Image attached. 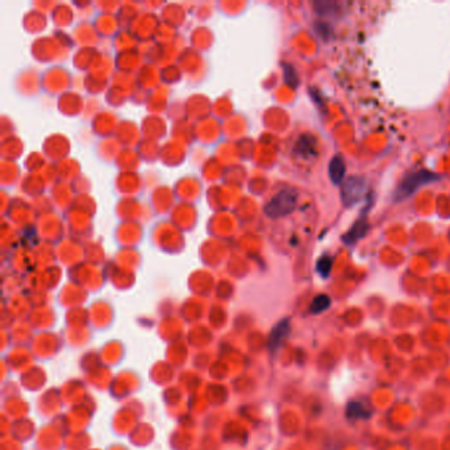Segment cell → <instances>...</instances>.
I'll return each instance as SVG.
<instances>
[{
	"mask_svg": "<svg viewBox=\"0 0 450 450\" xmlns=\"http://www.w3.org/2000/svg\"><path fill=\"white\" fill-rule=\"evenodd\" d=\"M440 176L436 174L433 172H429V170H416V172H412L409 174H407L404 179L400 181V184L397 185L395 190V194H393V199L397 202L409 198L411 195L415 194L418 189L422 188V186L432 184V182L438 181Z\"/></svg>",
	"mask_w": 450,
	"mask_h": 450,
	"instance_id": "obj_1",
	"label": "cell"
},
{
	"mask_svg": "<svg viewBox=\"0 0 450 450\" xmlns=\"http://www.w3.org/2000/svg\"><path fill=\"white\" fill-rule=\"evenodd\" d=\"M297 198H298V195H297V192L293 189L281 190L280 193H278L272 198L268 204L265 205L264 213L267 214V217L272 218V219L285 217V215L291 214L292 211L296 209Z\"/></svg>",
	"mask_w": 450,
	"mask_h": 450,
	"instance_id": "obj_2",
	"label": "cell"
},
{
	"mask_svg": "<svg viewBox=\"0 0 450 450\" xmlns=\"http://www.w3.org/2000/svg\"><path fill=\"white\" fill-rule=\"evenodd\" d=\"M366 181L363 177H348L342 182V201L346 206H353L364 195Z\"/></svg>",
	"mask_w": 450,
	"mask_h": 450,
	"instance_id": "obj_3",
	"label": "cell"
},
{
	"mask_svg": "<svg viewBox=\"0 0 450 450\" xmlns=\"http://www.w3.org/2000/svg\"><path fill=\"white\" fill-rule=\"evenodd\" d=\"M368 229V222H367V214H362V217L353 224V227L348 230V233L343 236V240H345L346 244H354L358 240L362 239L366 233H367Z\"/></svg>",
	"mask_w": 450,
	"mask_h": 450,
	"instance_id": "obj_4",
	"label": "cell"
},
{
	"mask_svg": "<svg viewBox=\"0 0 450 450\" xmlns=\"http://www.w3.org/2000/svg\"><path fill=\"white\" fill-rule=\"evenodd\" d=\"M346 166L343 160L341 157H333L329 163V177L332 180L333 184L335 185H339L343 182V177H345Z\"/></svg>",
	"mask_w": 450,
	"mask_h": 450,
	"instance_id": "obj_5",
	"label": "cell"
},
{
	"mask_svg": "<svg viewBox=\"0 0 450 450\" xmlns=\"http://www.w3.org/2000/svg\"><path fill=\"white\" fill-rule=\"evenodd\" d=\"M347 417L354 420H367L371 417V411L361 403L352 402L347 406Z\"/></svg>",
	"mask_w": 450,
	"mask_h": 450,
	"instance_id": "obj_6",
	"label": "cell"
},
{
	"mask_svg": "<svg viewBox=\"0 0 450 450\" xmlns=\"http://www.w3.org/2000/svg\"><path fill=\"white\" fill-rule=\"evenodd\" d=\"M314 10L321 16H332L338 12V4L333 2H316Z\"/></svg>",
	"mask_w": 450,
	"mask_h": 450,
	"instance_id": "obj_7",
	"label": "cell"
},
{
	"mask_svg": "<svg viewBox=\"0 0 450 450\" xmlns=\"http://www.w3.org/2000/svg\"><path fill=\"white\" fill-rule=\"evenodd\" d=\"M330 307V298L326 294H319L313 300L312 305H310V313L318 314L322 313L323 310H326Z\"/></svg>",
	"mask_w": 450,
	"mask_h": 450,
	"instance_id": "obj_8",
	"label": "cell"
},
{
	"mask_svg": "<svg viewBox=\"0 0 450 450\" xmlns=\"http://www.w3.org/2000/svg\"><path fill=\"white\" fill-rule=\"evenodd\" d=\"M288 332H289V323H288V321H281V322L274 328L273 333H272V338H271L272 345L274 346L279 345V343L283 341V338H284L285 335L288 334Z\"/></svg>",
	"mask_w": 450,
	"mask_h": 450,
	"instance_id": "obj_9",
	"label": "cell"
},
{
	"mask_svg": "<svg viewBox=\"0 0 450 450\" xmlns=\"http://www.w3.org/2000/svg\"><path fill=\"white\" fill-rule=\"evenodd\" d=\"M283 69H284V80L288 85L291 86L297 87L300 80H298V76H297V71L294 70V67L292 65L284 64L283 65Z\"/></svg>",
	"mask_w": 450,
	"mask_h": 450,
	"instance_id": "obj_10",
	"label": "cell"
},
{
	"mask_svg": "<svg viewBox=\"0 0 450 450\" xmlns=\"http://www.w3.org/2000/svg\"><path fill=\"white\" fill-rule=\"evenodd\" d=\"M332 258L330 256H322L317 263V272H318L322 278H328L332 271Z\"/></svg>",
	"mask_w": 450,
	"mask_h": 450,
	"instance_id": "obj_11",
	"label": "cell"
},
{
	"mask_svg": "<svg viewBox=\"0 0 450 450\" xmlns=\"http://www.w3.org/2000/svg\"><path fill=\"white\" fill-rule=\"evenodd\" d=\"M313 141L312 137H301L297 144V151L303 155H309L313 151Z\"/></svg>",
	"mask_w": 450,
	"mask_h": 450,
	"instance_id": "obj_12",
	"label": "cell"
}]
</instances>
